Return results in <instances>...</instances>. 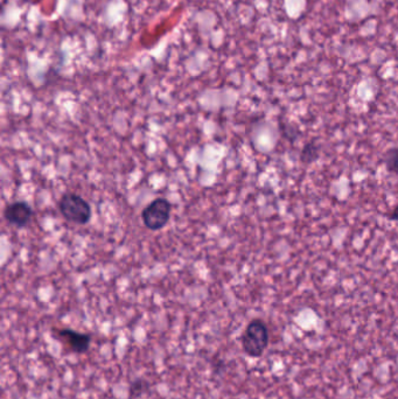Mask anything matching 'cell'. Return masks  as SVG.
Returning a JSON list of instances; mask_svg holds the SVG:
<instances>
[{
    "label": "cell",
    "instance_id": "6da1fadb",
    "mask_svg": "<svg viewBox=\"0 0 398 399\" xmlns=\"http://www.w3.org/2000/svg\"><path fill=\"white\" fill-rule=\"evenodd\" d=\"M242 348L250 357H261L269 346V329L261 319L250 321L241 338Z\"/></svg>",
    "mask_w": 398,
    "mask_h": 399
},
{
    "label": "cell",
    "instance_id": "7a4b0ae2",
    "mask_svg": "<svg viewBox=\"0 0 398 399\" xmlns=\"http://www.w3.org/2000/svg\"><path fill=\"white\" fill-rule=\"evenodd\" d=\"M58 212L63 219L74 224L85 225L92 220V207L85 198L75 193H66L58 202Z\"/></svg>",
    "mask_w": 398,
    "mask_h": 399
},
{
    "label": "cell",
    "instance_id": "3957f363",
    "mask_svg": "<svg viewBox=\"0 0 398 399\" xmlns=\"http://www.w3.org/2000/svg\"><path fill=\"white\" fill-rule=\"evenodd\" d=\"M172 205L166 198H154V201L143 209L142 220L151 232H159L166 227L170 219Z\"/></svg>",
    "mask_w": 398,
    "mask_h": 399
},
{
    "label": "cell",
    "instance_id": "277c9868",
    "mask_svg": "<svg viewBox=\"0 0 398 399\" xmlns=\"http://www.w3.org/2000/svg\"><path fill=\"white\" fill-rule=\"evenodd\" d=\"M53 336L61 343L67 352L85 354L92 345V336L89 333H80L70 328H53Z\"/></svg>",
    "mask_w": 398,
    "mask_h": 399
},
{
    "label": "cell",
    "instance_id": "5b68a950",
    "mask_svg": "<svg viewBox=\"0 0 398 399\" xmlns=\"http://www.w3.org/2000/svg\"><path fill=\"white\" fill-rule=\"evenodd\" d=\"M35 212L27 202L17 201L10 203L4 210V219L17 228H24L31 222Z\"/></svg>",
    "mask_w": 398,
    "mask_h": 399
},
{
    "label": "cell",
    "instance_id": "8992f818",
    "mask_svg": "<svg viewBox=\"0 0 398 399\" xmlns=\"http://www.w3.org/2000/svg\"><path fill=\"white\" fill-rule=\"evenodd\" d=\"M150 390V382L145 379H133L132 382L130 383L129 388V398L138 399L139 397L143 396L144 393H147Z\"/></svg>",
    "mask_w": 398,
    "mask_h": 399
},
{
    "label": "cell",
    "instance_id": "52a82bcc",
    "mask_svg": "<svg viewBox=\"0 0 398 399\" xmlns=\"http://www.w3.org/2000/svg\"><path fill=\"white\" fill-rule=\"evenodd\" d=\"M319 145L314 143V141H311V143L306 144L305 147L303 148V152H301V156H300V159L305 164H311L313 161L317 160L319 158Z\"/></svg>",
    "mask_w": 398,
    "mask_h": 399
},
{
    "label": "cell",
    "instance_id": "ba28073f",
    "mask_svg": "<svg viewBox=\"0 0 398 399\" xmlns=\"http://www.w3.org/2000/svg\"><path fill=\"white\" fill-rule=\"evenodd\" d=\"M385 163H387V168H388L389 172L398 175V148H392V150L387 152Z\"/></svg>",
    "mask_w": 398,
    "mask_h": 399
},
{
    "label": "cell",
    "instance_id": "9c48e42d",
    "mask_svg": "<svg viewBox=\"0 0 398 399\" xmlns=\"http://www.w3.org/2000/svg\"><path fill=\"white\" fill-rule=\"evenodd\" d=\"M390 220H394V221H398V205L396 207L395 210L390 215Z\"/></svg>",
    "mask_w": 398,
    "mask_h": 399
}]
</instances>
